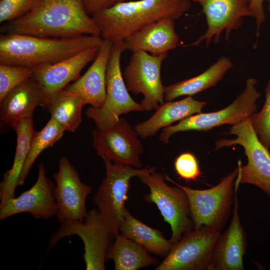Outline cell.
<instances>
[{"mask_svg":"<svg viewBox=\"0 0 270 270\" xmlns=\"http://www.w3.org/2000/svg\"><path fill=\"white\" fill-rule=\"evenodd\" d=\"M53 178L58 222L64 224L84 220L87 214L86 199L92 192V187L82 182L77 170L64 156L60 159L58 170Z\"/></svg>","mask_w":270,"mask_h":270,"instance_id":"13","label":"cell"},{"mask_svg":"<svg viewBox=\"0 0 270 270\" xmlns=\"http://www.w3.org/2000/svg\"><path fill=\"white\" fill-rule=\"evenodd\" d=\"M190 7L189 0L125 1L98 10L91 17L102 39L114 44L162 18L178 19Z\"/></svg>","mask_w":270,"mask_h":270,"instance_id":"2","label":"cell"},{"mask_svg":"<svg viewBox=\"0 0 270 270\" xmlns=\"http://www.w3.org/2000/svg\"><path fill=\"white\" fill-rule=\"evenodd\" d=\"M100 36L84 35L74 38H49L1 34L0 64L32 68L51 64L86 49L100 46Z\"/></svg>","mask_w":270,"mask_h":270,"instance_id":"3","label":"cell"},{"mask_svg":"<svg viewBox=\"0 0 270 270\" xmlns=\"http://www.w3.org/2000/svg\"><path fill=\"white\" fill-rule=\"evenodd\" d=\"M174 166L178 176L186 182L196 181L202 174L196 158L190 152H183L178 156Z\"/></svg>","mask_w":270,"mask_h":270,"instance_id":"32","label":"cell"},{"mask_svg":"<svg viewBox=\"0 0 270 270\" xmlns=\"http://www.w3.org/2000/svg\"><path fill=\"white\" fill-rule=\"evenodd\" d=\"M126 0H118V2H125Z\"/></svg>","mask_w":270,"mask_h":270,"instance_id":"35","label":"cell"},{"mask_svg":"<svg viewBox=\"0 0 270 270\" xmlns=\"http://www.w3.org/2000/svg\"><path fill=\"white\" fill-rule=\"evenodd\" d=\"M98 48H89L56 62L32 68V76L39 84L44 95V106L76 78L88 63L95 59Z\"/></svg>","mask_w":270,"mask_h":270,"instance_id":"17","label":"cell"},{"mask_svg":"<svg viewBox=\"0 0 270 270\" xmlns=\"http://www.w3.org/2000/svg\"><path fill=\"white\" fill-rule=\"evenodd\" d=\"M189 0L200 5L208 26L205 33L192 43V46H198L203 40L206 41V47L212 41L217 44L224 31L226 40L229 41L230 32L241 27L244 17H253L249 9L250 0Z\"/></svg>","mask_w":270,"mask_h":270,"instance_id":"14","label":"cell"},{"mask_svg":"<svg viewBox=\"0 0 270 270\" xmlns=\"http://www.w3.org/2000/svg\"><path fill=\"white\" fill-rule=\"evenodd\" d=\"M168 52L158 56L148 52H132L123 74L126 88L134 94H142L140 104L143 111L149 112L162 104L164 87L160 78V69Z\"/></svg>","mask_w":270,"mask_h":270,"instance_id":"11","label":"cell"},{"mask_svg":"<svg viewBox=\"0 0 270 270\" xmlns=\"http://www.w3.org/2000/svg\"><path fill=\"white\" fill-rule=\"evenodd\" d=\"M220 234L205 228L186 232L155 270H211L213 252Z\"/></svg>","mask_w":270,"mask_h":270,"instance_id":"12","label":"cell"},{"mask_svg":"<svg viewBox=\"0 0 270 270\" xmlns=\"http://www.w3.org/2000/svg\"><path fill=\"white\" fill-rule=\"evenodd\" d=\"M97 154L104 162L106 176L94 195L92 202L106 226L116 236L120 234L126 210L125 203L131 186V178L152 172L156 168H134L130 166L114 163L100 152H97Z\"/></svg>","mask_w":270,"mask_h":270,"instance_id":"4","label":"cell"},{"mask_svg":"<svg viewBox=\"0 0 270 270\" xmlns=\"http://www.w3.org/2000/svg\"><path fill=\"white\" fill-rule=\"evenodd\" d=\"M112 44L110 40H104L95 59L88 70L62 91L82 98L92 107H102L106 100V70Z\"/></svg>","mask_w":270,"mask_h":270,"instance_id":"19","label":"cell"},{"mask_svg":"<svg viewBox=\"0 0 270 270\" xmlns=\"http://www.w3.org/2000/svg\"><path fill=\"white\" fill-rule=\"evenodd\" d=\"M206 102H200L188 96L180 100L164 102L158 106L148 120L137 124L134 128L142 138L154 136L160 128L182 120L195 114L202 112Z\"/></svg>","mask_w":270,"mask_h":270,"instance_id":"22","label":"cell"},{"mask_svg":"<svg viewBox=\"0 0 270 270\" xmlns=\"http://www.w3.org/2000/svg\"><path fill=\"white\" fill-rule=\"evenodd\" d=\"M120 234L144 247L148 252L166 256L174 246L161 231L151 228L134 217L126 209Z\"/></svg>","mask_w":270,"mask_h":270,"instance_id":"25","label":"cell"},{"mask_svg":"<svg viewBox=\"0 0 270 270\" xmlns=\"http://www.w3.org/2000/svg\"><path fill=\"white\" fill-rule=\"evenodd\" d=\"M64 130L50 118L40 131L35 130L29 149L28 154L18 182V186L23 185L32 166L39 155L46 148L52 146L63 136Z\"/></svg>","mask_w":270,"mask_h":270,"instance_id":"28","label":"cell"},{"mask_svg":"<svg viewBox=\"0 0 270 270\" xmlns=\"http://www.w3.org/2000/svg\"><path fill=\"white\" fill-rule=\"evenodd\" d=\"M86 104L82 98L62 90L46 108L50 114V118L65 131L74 132L82 122V108Z\"/></svg>","mask_w":270,"mask_h":270,"instance_id":"27","label":"cell"},{"mask_svg":"<svg viewBox=\"0 0 270 270\" xmlns=\"http://www.w3.org/2000/svg\"><path fill=\"white\" fill-rule=\"evenodd\" d=\"M138 178L150 190L149 194L144 196V200L156 206L164 220L170 225V240L176 244L184 233L194 228L185 192L176 185L169 186L165 182L166 176L155 170Z\"/></svg>","mask_w":270,"mask_h":270,"instance_id":"10","label":"cell"},{"mask_svg":"<svg viewBox=\"0 0 270 270\" xmlns=\"http://www.w3.org/2000/svg\"><path fill=\"white\" fill-rule=\"evenodd\" d=\"M125 50L124 40L113 44L106 70L104 102L100 108L90 106L86 112L88 117L95 122L96 128L102 132L112 128L121 114L143 111L141 104L130 96L123 79L120 58Z\"/></svg>","mask_w":270,"mask_h":270,"instance_id":"6","label":"cell"},{"mask_svg":"<svg viewBox=\"0 0 270 270\" xmlns=\"http://www.w3.org/2000/svg\"><path fill=\"white\" fill-rule=\"evenodd\" d=\"M244 91L226 108L214 112L199 113L180 120L174 126L164 128L160 140L168 144L174 134L189 130L206 132L214 127L225 124H235L248 118L256 110V100L261 94L256 90L255 78L246 80Z\"/></svg>","mask_w":270,"mask_h":270,"instance_id":"9","label":"cell"},{"mask_svg":"<svg viewBox=\"0 0 270 270\" xmlns=\"http://www.w3.org/2000/svg\"><path fill=\"white\" fill-rule=\"evenodd\" d=\"M266 100L262 110L250 117L252 126L260 142L270 147V78L265 89Z\"/></svg>","mask_w":270,"mask_h":270,"instance_id":"30","label":"cell"},{"mask_svg":"<svg viewBox=\"0 0 270 270\" xmlns=\"http://www.w3.org/2000/svg\"><path fill=\"white\" fill-rule=\"evenodd\" d=\"M10 126L16 134L15 154L12 167L4 174L0 183V206L14 198L15 190L26 162L31 140L35 132L32 116L21 119Z\"/></svg>","mask_w":270,"mask_h":270,"instance_id":"23","label":"cell"},{"mask_svg":"<svg viewBox=\"0 0 270 270\" xmlns=\"http://www.w3.org/2000/svg\"><path fill=\"white\" fill-rule=\"evenodd\" d=\"M117 2L118 0H84L86 10L91 16L98 10L111 7Z\"/></svg>","mask_w":270,"mask_h":270,"instance_id":"34","label":"cell"},{"mask_svg":"<svg viewBox=\"0 0 270 270\" xmlns=\"http://www.w3.org/2000/svg\"><path fill=\"white\" fill-rule=\"evenodd\" d=\"M138 136L124 118H120L106 131L96 128L93 130L92 146L98 152L104 154L114 163L140 168L142 166L140 156L144 148Z\"/></svg>","mask_w":270,"mask_h":270,"instance_id":"15","label":"cell"},{"mask_svg":"<svg viewBox=\"0 0 270 270\" xmlns=\"http://www.w3.org/2000/svg\"><path fill=\"white\" fill-rule=\"evenodd\" d=\"M41 88L33 78H30L8 92L0 101V122L11 126L16 121L32 116L36 108L44 103Z\"/></svg>","mask_w":270,"mask_h":270,"instance_id":"21","label":"cell"},{"mask_svg":"<svg viewBox=\"0 0 270 270\" xmlns=\"http://www.w3.org/2000/svg\"><path fill=\"white\" fill-rule=\"evenodd\" d=\"M76 235L84 245L83 260L86 270H104L106 256L114 235L108 228L97 208L87 212L82 220L61 224L52 236L48 250L62 238Z\"/></svg>","mask_w":270,"mask_h":270,"instance_id":"8","label":"cell"},{"mask_svg":"<svg viewBox=\"0 0 270 270\" xmlns=\"http://www.w3.org/2000/svg\"><path fill=\"white\" fill-rule=\"evenodd\" d=\"M55 185L46 175L44 166H38L37 179L28 190L0 206V220L20 213H28L36 219L47 220L56 216Z\"/></svg>","mask_w":270,"mask_h":270,"instance_id":"16","label":"cell"},{"mask_svg":"<svg viewBox=\"0 0 270 270\" xmlns=\"http://www.w3.org/2000/svg\"><path fill=\"white\" fill-rule=\"evenodd\" d=\"M233 66L229 58L220 57L199 75L164 87V99L166 101L183 96H192L216 85Z\"/></svg>","mask_w":270,"mask_h":270,"instance_id":"24","label":"cell"},{"mask_svg":"<svg viewBox=\"0 0 270 270\" xmlns=\"http://www.w3.org/2000/svg\"><path fill=\"white\" fill-rule=\"evenodd\" d=\"M265 1L268 2L270 10V0H250L249 2V9L253 16V18H255L256 24V40L254 45V48H256L257 46L260 27L265 21L266 16L263 7V2Z\"/></svg>","mask_w":270,"mask_h":270,"instance_id":"33","label":"cell"},{"mask_svg":"<svg viewBox=\"0 0 270 270\" xmlns=\"http://www.w3.org/2000/svg\"><path fill=\"white\" fill-rule=\"evenodd\" d=\"M238 167L223 178L216 186L196 190L182 186L166 175V179L180 188L189 204L190 216L194 229L205 228L215 232L222 230L234 202L235 182Z\"/></svg>","mask_w":270,"mask_h":270,"instance_id":"5","label":"cell"},{"mask_svg":"<svg viewBox=\"0 0 270 270\" xmlns=\"http://www.w3.org/2000/svg\"><path fill=\"white\" fill-rule=\"evenodd\" d=\"M2 34L49 38L100 36L84 0H38L24 16L6 22Z\"/></svg>","mask_w":270,"mask_h":270,"instance_id":"1","label":"cell"},{"mask_svg":"<svg viewBox=\"0 0 270 270\" xmlns=\"http://www.w3.org/2000/svg\"><path fill=\"white\" fill-rule=\"evenodd\" d=\"M239 185L235 182L232 219L228 228L220 234L214 248L212 270H244L243 258L247 247V239L238 213L237 192Z\"/></svg>","mask_w":270,"mask_h":270,"instance_id":"18","label":"cell"},{"mask_svg":"<svg viewBox=\"0 0 270 270\" xmlns=\"http://www.w3.org/2000/svg\"><path fill=\"white\" fill-rule=\"evenodd\" d=\"M180 38L175 30L174 20L164 18L152 23L124 39L126 50L144 51L158 56L176 48Z\"/></svg>","mask_w":270,"mask_h":270,"instance_id":"20","label":"cell"},{"mask_svg":"<svg viewBox=\"0 0 270 270\" xmlns=\"http://www.w3.org/2000/svg\"><path fill=\"white\" fill-rule=\"evenodd\" d=\"M225 134L236 135V138L218 140L214 150L239 144L243 147L247 157L246 164H238L236 180L240 184L254 185L270 197V153L260 140L250 118L232 125Z\"/></svg>","mask_w":270,"mask_h":270,"instance_id":"7","label":"cell"},{"mask_svg":"<svg viewBox=\"0 0 270 270\" xmlns=\"http://www.w3.org/2000/svg\"><path fill=\"white\" fill-rule=\"evenodd\" d=\"M32 76L31 68L0 64V101L11 90Z\"/></svg>","mask_w":270,"mask_h":270,"instance_id":"29","label":"cell"},{"mask_svg":"<svg viewBox=\"0 0 270 270\" xmlns=\"http://www.w3.org/2000/svg\"><path fill=\"white\" fill-rule=\"evenodd\" d=\"M109 260L114 261L115 270H136L158 262L144 247L120 234L115 236L110 248Z\"/></svg>","mask_w":270,"mask_h":270,"instance_id":"26","label":"cell"},{"mask_svg":"<svg viewBox=\"0 0 270 270\" xmlns=\"http://www.w3.org/2000/svg\"><path fill=\"white\" fill-rule=\"evenodd\" d=\"M38 0H0V22L6 23L16 20L26 14Z\"/></svg>","mask_w":270,"mask_h":270,"instance_id":"31","label":"cell"}]
</instances>
